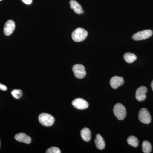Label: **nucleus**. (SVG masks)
Returning <instances> with one entry per match:
<instances>
[{
  "label": "nucleus",
  "mask_w": 153,
  "mask_h": 153,
  "mask_svg": "<svg viewBox=\"0 0 153 153\" xmlns=\"http://www.w3.org/2000/svg\"><path fill=\"white\" fill-rule=\"evenodd\" d=\"M88 36V32L83 28H78L73 31L71 35L72 39L75 42L84 41Z\"/></svg>",
  "instance_id": "1"
},
{
  "label": "nucleus",
  "mask_w": 153,
  "mask_h": 153,
  "mask_svg": "<svg viewBox=\"0 0 153 153\" xmlns=\"http://www.w3.org/2000/svg\"><path fill=\"white\" fill-rule=\"evenodd\" d=\"M113 111L116 117L120 120H123L126 115V108L121 103H117L114 107Z\"/></svg>",
  "instance_id": "2"
},
{
  "label": "nucleus",
  "mask_w": 153,
  "mask_h": 153,
  "mask_svg": "<svg viewBox=\"0 0 153 153\" xmlns=\"http://www.w3.org/2000/svg\"><path fill=\"white\" fill-rule=\"evenodd\" d=\"M39 122L45 126H52L55 122V118L51 115L47 113H42L38 117Z\"/></svg>",
  "instance_id": "3"
},
{
  "label": "nucleus",
  "mask_w": 153,
  "mask_h": 153,
  "mask_svg": "<svg viewBox=\"0 0 153 153\" xmlns=\"http://www.w3.org/2000/svg\"><path fill=\"white\" fill-rule=\"evenodd\" d=\"M153 34V32L152 30H143L134 34L132 38L135 41H141L149 38L152 36Z\"/></svg>",
  "instance_id": "4"
},
{
  "label": "nucleus",
  "mask_w": 153,
  "mask_h": 153,
  "mask_svg": "<svg viewBox=\"0 0 153 153\" xmlns=\"http://www.w3.org/2000/svg\"><path fill=\"white\" fill-rule=\"evenodd\" d=\"M139 120L143 123L148 124L151 122L150 114L146 108H142L140 110L138 114Z\"/></svg>",
  "instance_id": "5"
},
{
  "label": "nucleus",
  "mask_w": 153,
  "mask_h": 153,
  "mask_svg": "<svg viewBox=\"0 0 153 153\" xmlns=\"http://www.w3.org/2000/svg\"><path fill=\"white\" fill-rule=\"evenodd\" d=\"M74 76L78 79H82L86 75L85 68L82 64H75L72 67Z\"/></svg>",
  "instance_id": "6"
},
{
  "label": "nucleus",
  "mask_w": 153,
  "mask_h": 153,
  "mask_svg": "<svg viewBox=\"0 0 153 153\" xmlns=\"http://www.w3.org/2000/svg\"><path fill=\"white\" fill-rule=\"evenodd\" d=\"M72 105L74 107L79 110L86 109L88 107V102L82 98H76L72 102Z\"/></svg>",
  "instance_id": "7"
},
{
  "label": "nucleus",
  "mask_w": 153,
  "mask_h": 153,
  "mask_svg": "<svg viewBox=\"0 0 153 153\" xmlns=\"http://www.w3.org/2000/svg\"><path fill=\"white\" fill-rule=\"evenodd\" d=\"M15 27L16 24L15 22L13 20H8L5 24L4 28V33L6 36H10L14 32Z\"/></svg>",
  "instance_id": "8"
},
{
  "label": "nucleus",
  "mask_w": 153,
  "mask_h": 153,
  "mask_svg": "<svg viewBox=\"0 0 153 153\" xmlns=\"http://www.w3.org/2000/svg\"><path fill=\"white\" fill-rule=\"evenodd\" d=\"M147 88L145 86L139 87L136 91V98L139 101H144L146 97V93L147 92Z\"/></svg>",
  "instance_id": "9"
},
{
  "label": "nucleus",
  "mask_w": 153,
  "mask_h": 153,
  "mask_svg": "<svg viewBox=\"0 0 153 153\" xmlns=\"http://www.w3.org/2000/svg\"><path fill=\"white\" fill-rule=\"evenodd\" d=\"M124 82V81L123 77L117 76H113L110 81L111 86L114 89L123 85Z\"/></svg>",
  "instance_id": "10"
},
{
  "label": "nucleus",
  "mask_w": 153,
  "mask_h": 153,
  "mask_svg": "<svg viewBox=\"0 0 153 153\" xmlns=\"http://www.w3.org/2000/svg\"><path fill=\"white\" fill-rule=\"evenodd\" d=\"M15 138L18 141L27 144H30L32 140L30 136L23 133H21L16 134L15 136Z\"/></svg>",
  "instance_id": "11"
},
{
  "label": "nucleus",
  "mask_w": 153,
  "mask_h": 153,
  "mask_svg": "<svg viewBox=\"0 0 153 153\" xmlns=\"http://www.w3.org/2000/svg\"><path fill=\"white\" fill-rule=\"evenodd\" d=\"M70 8L74 10V13L77 14H81L84 13V11L81 6L75 0L70 1Z\"/></svg>",
  "instance_id": "12"
},
{
  "label": "nucleus",
  "mask_w": 153,
  "mask_h": 153,
  "mask_svg": "<svg viewBox=\"0 0 153 153\" xmlns=\"http://www.w3.org/2000/svg\"><path fill=\"white\" fill-rule=\"evenodd\" d=\"M96 146L99 150H102L105 147V143L102 137L99 134H97L94 140Z\"/></svg>",
  "instance_id": "13"
},
{
  "label": "nucleus",
  "mask_w": 153,
  "mask_h": 153,
  "mask_svg": "<svg viewBox=\"0 0 153 153\" xmlns=\"http://www.w3.org/2000/svg\"><path fill=\"white\" fill-rule=\"evenodd\" d=\"M81 137L83 140L88 142L91 139V132L90 129L87 128H84L80 132Z\"/></svg>",
  "instance_id": "14"
},
{
  "label": "nucleus",
  "mask_w": 153,
  "mask_h": 153,
  "mask_svg": "<svg viewBox=\"0 0 153 153\" xmlns=\"http://www.w3.org/2000/svg\"><path fill=\"white\" fill-rule=\"evenodd\" d=\"M123 57L126 62L129 63H133L137 59L136 55L130 52L126 53L124 55Z\"/></svg>",
  "instance_id": "15"
},
{
  "label": "nucleus",
  "mask_w": 153,
  "mask_h": 153,
  "mask_svg": "<svg viewBox=\"0 0 153 153\" xmlns=\"http://www.w3.org/2000/svg\"><path fill=\"white\" fill-rule=\"evenodd\" d=\"M128 143L134 147H137L139 145V140L136 137L134 136H131L127 140Z\"/></svg>",
  "instance_id": "16"
},
{
  "label": "nucleus",
  "mask_w": 153,
  "mask_h": 153,
  "mask_svg": "<svg viewBox=\"0 0 153 153\" xmlns=\"http://www.w3.org/2000/svg\"><path fill=\"white\" fill-rule=\"evenodd\" d=\"M142 150L145 153H150L152 150V146L150 143L147 141H144L142 143Z\"/></svg>",
  "instance_id": "17"
},
{
  "label": "nucleus",
  "mask_w": 153,
  "mask_h": 153,
  "mask_svg": "<svg viewBox=\"0 0 153 153\" xmlns=\"http://www.w3.org/2000/svg\"><path fill=\"white\" fill-rule=\"evenodd\" d=\"M12 95L14 98L17 99L20 98L22 95V91L20 89H16L12 91Z\"/></svg>",
  "instance_id": "18"
},
{
  "label": "nucleus",
  "mask_w": 153,
  "mask_h": 153,
  "mask_svg": "<svg viewBox=\"0 0 153 153\" xmlns=\"http://www.w3.org/2000/svg\"><path fill=\"white\" fill-rule=\"evenodd\" d=\"M47 153H60L61 151H60V149L58 148L55 147H51L49 148V149L47 150Z\"/></svg>",
  "instance_id": "19"
},
{
  "label": "nucleus",
  "mask_w": 153,
  "mask_h": 153,
  "mask_svg": "<svg viewBox=\"0 0 153 153\" xmlns=\"http://www.w3.org/2000/svg\"><path fill=\"white\" fill-rule=\"evenodd\" d=\"M7 87L6 85L0 83V90L6 91L7 90Z\"/></svg>",
  "instance_id": "20"
},
{
  "label": "nucleus",
  "mask_w": 153,
  "mask_h": 153,
  "mask_svg": "<svg viewBox=\"0 0 153 153\" xmlns=\"http://www.w3.org/2000/svg\"><path fill=\"white\" fill-rule=\"evenodd\" d=\"M22 1L25 4L28 5L32 4V2H33V0H22Z\"/></svg>",
  "instance_id": "21"
},
{
  "label": "nucleus",
  "mask_w": 153,
  "mask_h": 153,
  "mask_svg": "<svg viewBox=\"0 0 153 153\" xmlns=\"http://www.w3.org/2000/svg\"><path fill=\"white\" fill-rule=\"evenodd\" d=\"M151 87H152V90L153 91V80H152V82H151Z\"/></svg>",
  "instance_id": "22"
},
{
  "label": "nucleus",
  "mask_w": 153,
  "mask_h": 153,
  "mask_svg": "<svg viewBox=\"0 0 153 153\" xmlns=\"http://www.w3.org/2000/svg\"><path fill=\"white\" fill-rule=\"evenodd\" d=\"M2 0H0V1H1Z\"/></svg>",
  "instance_id": "23"
},
{
  "label": "nucleus",
  "mask_w": 153,
  "mask_h": 153,
  "mask_svg": "<svg viewBox=\"0 0 153 153\" xmlns=\"http://www.w3.org/2000/svg\"><path fill=\"white\" fill-rule=\"evenodd\" d=\"M0 145H1V143H0Z\"/></svg>",
  "instance_id": "24"
}]
</instances>
